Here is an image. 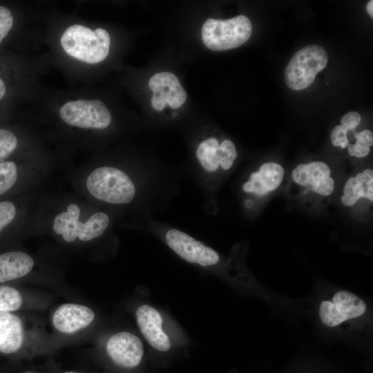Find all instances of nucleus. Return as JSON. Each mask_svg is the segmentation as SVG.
I'll list each match as a JSON object with an SVG mask.
<instances>
[{
    "instance_id": "obj_1",
    "label": "nucleus",
    "mask_w": 373,
    "mask_h": 373,
    "mask_svg": "<svg viewBox=\"0 0 373 373\" xmlns=\"http://www.w3.org/2000/svg\"><path fill=\"white\" fill-rule=\"evenodd\" d=\"M299 305L325 338L358 345L372 343V304L354 292L321 283Z\"/></svg>"
},
{
    "instance_id": "obj_2",
    "label": "nucleus",
    "mask_w": 373,
    "mask_h": 373,
    "mask_svg": "<svg viewBox=\"0 0 373 373\" xmlns=\"http://www.w3.org/2000/svg\"><path fill=\"white\" fill-rule=\"evenodd\" d=\"M87 200L69 196L56 200L50 208L39 207L37 224L48 226L65 242H87L101 237L111 224V217Z\"/></svg>"
},
{
    "instance_id": "obj_3",
    "label": "nucleus",
    "mask_w": 373,
    "mask_h": 373,
    "mask_svg": "<svg viewBox=\"0 0 373 373\" xmlns=\"http://www.w3.org/2000/svg\"><path fill=\"white\" fill-rule=\"evenodd\" d=\"M79 181L81 194L91 202L124 206L131 203L137 193L131 175L112 165L86 169Z\"/></svg>"
},
{
    "instance_id": "obj_4",
    "label": "nucleus",
    "mask_w": 373,
    "mask_h": 373,
    "mask_svg": "<svg viewBox=\"0 0 373 373\" xmlns=\"http://www.w3.org/2000/svg\"><path fill=\"white\" fill-rule=\"evenodd\" d=\"M60 42L64 50L70 57L87 64H97L108 56L111 37L104 28L93 30L74 24L64 32Z\"/></svg>"
},
{
    "instance_id": "obj_5",
    "label": "nucleus",
    "mask_w": 373,
    "mask_h": 373,
    "mask_svg": "<svg viewBox=\"0 0 373 373\" xmlns=\"http://www.w3.org/2000/svg\"><path fill=\"white\" fill-rule=\"evenodd\" d=\"M252 32V25L245 15L227 20L208 19L202 27L205 46L214 51L236 48L245 43Z\"/></svg>"
},
{
    "instance_id": "obj_6",
    "label": "nucleus",
    "mask_w": 373,
    "mask_h": 373,
    "mask_svg": "<svg viewBox=\"0 0 373 373\" xmlns=\"http://www.w3.org/2000/svg\"><path fill=\"white\" fill-rule=\"evenodd\" d=\"M49 169L16 156L0 161V200L30 192Z\"/></svg>"
},
{
    "instance_id": "obj_7",
    "label": "nucleus",
    "mask_w": 373,
    "mask_h": 373,
    "mask_svg": "<svg viewBox=\"0 0 373 373\" xmlns=\"http://www.w3.org/2000/svg\"><path fill=\"white\" fill-rule=\"evenodd\" d=\"M327 54L318 45L305 46L297 51L285 71L286 85L294 90H303L312 85L318 73L326 66Z\"/></svg>"
},
{
    "instance_id": "obj_8",
    "label": "nucleus",
    "mask_w": 373,
    "mask_h": 373,
    "mask_svg": "<svg viewBox=\"0 0 373 373\" xmlns=\"http://www.w3.org/2000/svg\"><path fill=\"white\" fill-rule=\"evenodd\" d=\"M30 192L0 200V243L14 237L27 226H37L39 207H34Z\"/></svg>"
},
{
    "instance_id": "obj_9",
    "label": "nucleus",
    "mask_w": 373,
    "mask_h": 373,
    "mask_svg": "<svg viewBox=\"0 0 373 373\" xmlns=\"http://www.w3.org/2000/svg\"><path fill=\"white\" fill-rule=\"evenodd\" d=\"M61 120L81 129H105L111 123V114L99 99H77L64 104L59 110Z\"/></svg>"
},
{
    "instance_id": "obj_10",
    "label": "nucleus",
    "mask_w": 373,
    "mask_h": 373,
    "mask_svg": "<svg viewBox=\"0 0 373 373\" xmlns=\"http://www.w3.org/2000/svg\"><path fill=\"white\" fill-rule=\"evenodd\" d=\"M195 155L204 173L216 175L232 167L238 153L235 144L230 140L220 142L215 137H209L198 144Z\"/></svg>"
},
{
    "instance_id": "obj_11",
    "label": "nucleus",
    "mask_w": 373,
    "mask_h": 373,
    "mask_svg": "<svg viewBox=\"0 0 373 373\" xmlns=\"http://www.w3.org/2000/svg\"><path fill=\"white\" fill-rule=\"evenodd\" d=\"M167 245L182 259L190 263L207 267L220 261V254L212 248L177 229H170L165 234Z\"/></svg>"
},
{
    "instance_id": "obj_12",
    "label": "nucleus",
    "mask_w": 373,
    "mask_h": 373,
    "mask_svg": "<svg viewBox=\"0 0 373 373\" xmlns=\"http://www.w3.org/2000/svg\"><path fill=\"white\" fill-rule=\"evenodd\" d=\"M329 165L321 161H313L296 166L291 172V178L297 185L318 195H330L335 182Z\"/></svg>"
},
{
    "instance_id": "obj_13",
    "label": "nucleus",
    "mask_w": 373,
    "mask_h": 373,
    "mask_svg": "<svg viewBox=\"0 0 373 373\" xmlns=\"http://www.w3.org/2000/svg\"><path fill=\"white\" fill-rule=\"evenodd\" d=\"M106 350L116 365L127 369L137 367L144 356L142 341L128 332H119L111 336L106 343Z\"/></svg>"
},
{
    "instance_id": "obj_14",
    "label": "nucleus",
    "mask_w": 373,
    "mask_h": 373,
    "mask_svg": "<svg viewBox=\"0 0 373 373\" xmlns=\"http://www.w3.org/2000/svg\"><path fill=\"white\" fill-rule=\"evenodd\" d=\"M136 318L141 333L153 347L160 352L170 349L171 342L162 329V319L157 309L147 305H141L136 310Z\"/></svg>"
},
{
    "instance_id": "obj_15",
    "label": "nucleus",
    "mask_w": 373,
    "mask_h": 373,
    "mask_svg": "<svg viewBox=\"0 0 373 373\" xmlns=\"http://www.w3.org/2000/svg\"><path fill=\"white\" fill-rule=\"evenodd\" d=\"M95 318L94 312L89 307L75 303L60 305L52 315L55 328L64 334H74L88 326Z\"/></svg>"
},
{
    "instance_id": "obj_16",
    "label": "nucleus",
    "mask_w": 373,
    "mask_h": 373,
    "mask_svg": "<svg viewBox=\"0 0 373 373\" xmlns=\"http://www.w3.org/2000/svg\"><path fill=\"white\" fill-rule=\"evenodd\" d=\"M284 175L285 170L280 164L266 162L258 171L250 174L242 189L245 193L263 196L276 190L281 184Z\"/></svg>"
},
{
    "instance_id": "obj_17",
    "label": "nucleus",
    "mask_w": 373,
    "mask_h": 373,
    "mask_svg": "<svg viewBox=\"0 0 373 373\" xmlns=\"http://www.w3.org/2000/svg\"><path fill=\"white\" fill-rule=\"evenodd\" d=\"M35 264L33 258L22 251L0 253V283L24 277L32 270Z\"/></svg>"
},
{
    "instance_id": "obj_18",
    "label": "nucleus",
    "mask_w": 373,
    "mask_h": 373,
    "mask_svg": "<svg viewBox=\"0 0 373 373\" xmlns=\"http://www.w3.org/2000/svg\"><path fill=\"white\" fill-rule=\"evenodd\" d=\"M361 198H366L373 202V170L365 169L354 176L350 177L345 182L341 198L345 207L354 205Z\"/></svg>"
},
{
    "instance_id": "obj_19",
    "label": "nucleus",
    "mask_w": 373,
    "mask_h": 373,
    "mask_svg": "<svg viewBox=\"0 0 373 373\" xmlns=\"http://www.w3.org/2000/svg\"><path fill=\"white\" fill-rule=\"evenodd\" d=\"M23 342V327L21 319L10 312H0V352L12 354Z\"/></svg>"
},
{
    "instance_id": "obj_20",
    "label": "nucleus",
    "mask_w": 373,
    "mask_h": 373,
    "mask_svg": "<svg viewBox=\"0 0 373 373\" xmlns=\"http://www.w3.org/2000/svg\"><path fill=\"white\" fill-rule=\"evenodd\" d=\"M148 86L153 93L160 89L165 92L164 99L172 108H178L186 100L187 94L178 77L170 72H160L153 75Z\"/></svg>"
},
{
    "instance_id": "obj_21",
    "label": "nucleus",
    "mask_w": 373,
    "mask_h": 373,
    "mask_svg": "<svg viewBox=\"0 0 373 373\" xmlns=\"http://www.w3.org/2000/svg\"><path fill=\"white\" fill-rule=\"evenodd\" d=\"M19 144V137L13 131L0 128V161L15 157Z\"/></svg>"
},
{
    "instance_id": "obj_22",
    "label": "nucleus",
    "mask_w": 373,
    "mask_h": 373,
    "mask_svg": "<svg viewBox=\"0 0 373 373\" xmlns=\"http://www.w3.org/2000/svg\"><path fill=\"white\" fill-rule=\"evenodd\" d=\"M22 303V296L17 289L0 285V312L11 313L19 309Z\"/></svg>"
},
{
    "instance_id": "obj_23",
    "label": "nucleus",
    "mask_w": 373,
    "mask_h": 373,
    "mask_svg": "<svg viewBox=\"0 0 373 373\" xmlns=\"http://www.w3.org/2000/svg\"><path fill=\"white\" fill-rule=\"evenodd\" d=\"M356 142L354 144L347 146L348 153L356 157H364L370 151L373 144V133L370 130L365 129L360 133H355Z\"/></svg>"
},
{
    "instance_id": "obj_24",
    "label": "nucleus",
    "mask_w": 373,
    "mask_h": 373,
    "mask_svg": "<svg viewBox=\"0 0 373 373\" xmlns=\"http://www.w3.org/2000/svg\"><path fill=\"white\" fill-rule=\"evenodd\" d=\"M14 18L10 10L0 6V44L13 26Z\"/></svg>"
},
{
    "instance_id": "obj_25",
    "label": "nucleus",
    "mask_w": 373,
    "mask_h": 373,
    "mask_svg": "<svg viewBox=\"0 0 373 373\" xmlns=\"http://www.w3.org/2000/svg\"><path fill=\"white\" fill-rule=\"evenodd\" d=\"M348 130L342 125H336L331 131L330 140L335 146L345 149L350 144L347 138Z\"/></svg>"
},
{
    "instance_id": "obj_26",
    "label": "nucleus",
    "mask_w": 373,
    "mask_h": 373,
    "mask_svg": "<svg viewBox=\"0 0 373 373\" xmlns=\"http://www.w3.org/2000/svg\"><path fill=\"white\" fill-rule=\"evenodd\" d=\"M361 117L356 111L348 112L345 114L341 120V125L348 131H353L361 122Z\"/></svg>"
},
{
    "instance_id": "obj_27",
    "label": "nucleus",
    "mask_w": 373,
    "mask_h": 373,
    "mask_svg": "<svg viewBox=\"0 0 373 373\" xmlns=\"http://www.w3.org/2000/svg\"><path fill=\"white\" fill-rule=\"evenodd\" d=\"M151 104L154 109L161 111L165 108L166 103L164 98L153 95L151 97Z\"/></svg>"
},
{
    "instance_id": "obj_28",
    "label": "nucleus",
    "mask_w": 373,
    "mask_h": 373,
    "mask_svg": "<svg viewBox=\"0 0 373 373\" xmlns=\"http://www.w3.org/2000/svg\"><path fill=\"white\" fill-rule=\"evenodd\" d=\"M7 92V87L5 82L0 76V101L3 99Z\"/></svg>"
},
{
    "instance_id": "obj_29",
    "label": "nucleus",
    "mask_w": 373,
    "mask_h": 373,
    "mask_svg": "<svg viewBox=\"0 0 373 373\" xmlns=\"http://www.w3.org/2000/svg\"><path fill=\"white\" fill-rule=\"evenodd\" d=\"M366 10L368 15L372 18L373 17V1H370L366 6Z\"/></svg>"
},
{
    "instance_id": "obj_30",
    "label": "nucleus",
    "mask_w": 373,
    "mask_h": 373,
    "mask_svg": "<svg viewBox=\"0 0 373 373\" xmlns=\"http://www.w3.org/2000/svg\"><path fill=\"white\" fill-rule=\"evenodd\" d=\"M245 204L247 207H250L253 204V202L251 200H247L245 202Z\"/></svg>"
},
{
    "instance_id": "obj_31",
    "label": "nucleus",
    "mask_w": 373,
    "mask_h": 373,
    "mask_svg": "<svg viewBox=\"0 0 373 373\" xmlns=\"http://www.w3.org/2000/svg\"><path fill=\"white\" fill-rule=\"evenodd\" d=\"M65 373H78V372H66Z\"/></svg>"
}]
</instances>
